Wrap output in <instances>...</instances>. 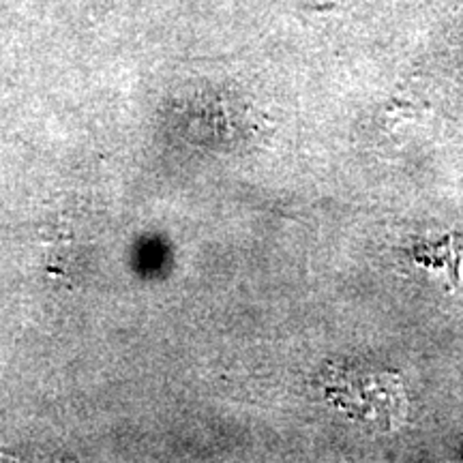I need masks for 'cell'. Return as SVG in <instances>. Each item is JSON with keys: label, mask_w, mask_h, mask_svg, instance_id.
Segmentation results:
<instances>
[{"label": "cell", "mask_w": 463, "mask_h": 463, "mask_svg": "<svg viewBox=\"0 0 463 463\" xmlns=\"http://www.w3.org/2000/svg\"><path fill=\"white\" fill-rule=\"evenodd\" d=\"M322 392L331 408L364 430L392 433L408 419V395L397 373L367 364H341L324 372Z\"/></svg>", "instance_id": "cell-1"}]
</instances>
